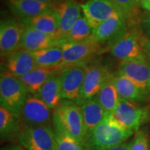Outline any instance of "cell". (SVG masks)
<instances>
[{"instance_id":"cell-30","label":"cell","mask_w":150,"mask_h":150,"mask_svg":"<svg viewBox=\"0 0 150 150\" xmlns=\"http://www.w3.org/2000/svg\"><path fill=\"white\" fill-rule=\"evenodd\" d=\"M131 150H149V139L145 131L139 130L136 133L131 141Z\"/></svg>"},{"instance_id":"cell-34","label":"cell","mask_w":150,"mask_h":150,"mask_svg":"<svg viewBox=\"0 0 150 150\" xmlns=\"http://www.w3.org/2000/svg\"><path fill=\"white\" fill-rule=\"evenodd\" d=\"M1 150H25L22 146L16 145H11L6 147H4Z\"/></svg>"},{"instance_id":"cell-28","label":"cell","mask_w":150,"mask_h":150,"mask_svg":"<svg viewBox=\"0 0 150 150\" xmlns=\"http://www.w3.org/2000/svg\"><path fill=\"white\" fill-rule=\"evenodd\" d=\"M56 150H85L83 145L64 131L54 127Z\"/></svg>"},{"instance_id":"cell-26","label":"cell","mask_w":150,"mask_h":150,"mask_svg":"<svg viewBox=\"0 0 150 150\" xmlns=\"http://www.w3.org/2000/svg\"><path fill=\"white\" fill-rule=\"evenodd\" d=\"M111 77L104 83L102 89L95 97L102 108L109 115L112 114L116 109L120 99L117 89L112 83Z\"/></svg>"},{"instance_id":"cell-15","label":"cell","mask_w":150,"mask_h":150,"mask_svg":"<svg viewBox=\"0 0 150 150\" xmlns=\"http://www.w3.org/2000/svg\"><path fill=\"white\" fill-rule=\"evenodd\" d=\"M127 30L126 18L119 14L107 19L93 30L92 36L99 43L112 41Z\"/></svg>"},{"instance_id":"cell-13","label":"cell","mask_w":150,"mask_h":150,"mask_svg":"<svg viewBox=\"0 0 150 150\" xmlns=\"http://www.w3.org/2000/svg\"><path fill=\"white\" fill-rule=\"evenodd\" d=\"M22 27L13 20L1 21L0 26V54L1 57H8L21 49Z\"/></svg>"},{"instance_id":"cell-18","label":"cell","mask_w":150,"mask_h":150,"mask_svg":"<svg viewBox=\"0 0 150 150\" xmlns=\"http://www.w3.org/2000/svg\"><path fill=\"white\" fill-rule=\"evenodd\" d=\"M8 6L13 13L22 19L54 11L52 4L39 2L36 0H8Z\"/></svg>"},{"instance_id":"cell-2","label":"cell","mask_w":150,"mask_h":150,"mask_svg":"<svg viewBox=\"0 0 150 150\" xmlns=\"http://www.w3.org/2000/svg\"><path fill=\"white\" fill-rule=\"evenodd\" d=\"M52 125L82 144L86 136L85 127L81 110L76 102L63 99L54 109Z\"/></svg>"},{"instance_id":"cell-31","label":"cell","mask_w":150,"mask_h":150,"mask_svg":"<svg viewBox=\"0 0 150 150\" xmlns=\"http://www.w3.org/2000/svg\"><path fill=\"white\" fill-rule=\"evenodd\" d=\"M140 29L142 36L150 39V14L145 16L141 20Z\"/></svg>"},{"instance_id":"cell-32","label":"cell","mask_w":150,"mask_h":150,"mask_svg":"<svg viewBox=\"0 0 150 150\" xmlns=\"http://www.w3.org/2000/svg\"><path fill=\"white\" fill-rule=\"evenodd\" d=\"M140 43H141L142 50H143L146 59L150 63V39L141 35L140 36Z\"/></svg>"},{"instance_id":"cell-21","label":"cell","mask_w":150,"mask_h":150,"mask_svg":"<svg viewBox=\"0 0 150 150\" xmlns=\"http://www.w3.org/2000/svg\"><path fill=\"white\" fill-rule=\"evenodd\" d=\"M20 119L10 110L0 106V138L1 142L18 140L22 129Z\"/></svg>"},{"instance_id":"cell-17","label":"cell","mask_w":150,"mask_h":150,"mask_svg":"<svg viewBox=\"0 0 150 150\" xmlns=\"http://www.w3.org/2000/svg\"><path fill=\"white\" fill-rule=\"evenodd\" d=\"M7 71L18 78L22 77L37 67L32 52L20 49L7 59Z\"/></svg>"},{"instance_id":"cell-12","label":"cell","mask_w":150,"mask_h":150,"mask_svg":"<svg viewBox=\"0 0 150 150\" xmlns=\"http://www.w3.org/2000/svg\"><path fill=\"white\" fill-rule=\"evenodd\" d=\"M81 7L83 16L93 30L107 19L116 15H122L108 0H87L86 2L81 4Z\"/></svg>"},{"instance_id":"cell-6","label":"cell","mask_w":150,"mask_h":150,"mask_svg":"<svg viewBox=\"0 0 150 150\" xmlns=\"http://www.w3.org/2000/svg\"><path fill=\"white\" fill-rule=\"evenodd\" d=\"M110 115L122 126L137 133L140 127L149 120L150 109L148 107H141L136 102L120 98L117 108Z\"/></svg>"},{"instance_id":"cell-11","label":"cell","mask_w":150,"mask_h":150,"mask_svg":"<svg viewBox=\"0 0 150 150\" xmlns=\"http://www.w3.org/2000/svg\"><path fill=\"white\" fill-rule=\"evenodd\" d=\"M117 73L131 80L146 95L150 93V63L147 59L121 61Z\"/></svg>"},{"instance_id":"cell-33","label":"cell","mask_w":150,"mask_h":150,"mask_svg":"<svg viewBox=\"0 0 150 150\" xmlns=\"http://www.w3.org/2000/svg\"><path fill=\"white\" fill-rule=\"evenodd\" d=\"M106 150H131V141L125 142L114 147H110Z\"/></svg>"},{"instance_id":"cell-3","label":"cell","mask_w":150,"mask_h":150,"mask_svg":"<svg viewBox=\"0 0 150 150\" xmlns=\"http://www.w3.org/2000/svg\"><path fill=\"white\" fill-rule=\"evenodd\" d=\"M27 90L20 79L9 73L1 72L0 76V103L1 106L21 118L22 109L27 99Z\"/></svg>"},{"instance_id":"cell-22","label":"cell","mask_w":150,"mask_h":150,"mask_svg":"<svg viewBox=\"0 0 150 150\" xmlns=\"http://www.w3.org/2000/svg\"><path fill=\"white\" fill-rule=\"evenodd\" d=\"M111 80L120 98L134 102H143L146 99L147 95L125 76L117 72L112 75Z\"/></svg>"},{"instance_id":"cell-9","label":"cell","mask_w":150,"mask_h":150,"mask_svg":"<svg viewBox=\"0 0 150 150\" xmlns=\"http://www.w3.org/2000/svg\"><path fill=\"white\" fill-rule=\"evenodd\" d=\"M86 65L70 66L60 70L58 74L63 99H68L77 104L86 72Z\"/></svg>"},{"instance_id":"cell-1","label":"cell","mask_w":150,"mask_h":150,"mask_svg":"<svg viewBox=\"0 0 150 150\" xmlns=\"http://www.w3.org/2000/svg\"><path fill=\"white\" fill-rule=\"evenodd\" d=\"M134 134L108 115L86 135L81 145L85 150H106L126 142Z\"/></svg>"},{"instance_id":"cell-38","label":"cell","mask_w":150,"mask_h":150,"mask_svg":"<svg viewBox=\"0 0 150 150\" xmlns=\"http://www.w3.org/2000/svg\"><path fill=\"white\" fill-rule=\"evenodd\" d=\"M149 89H150V84H149Z\"/></svg>"},{"instance_id":"cell-35","label":"cell","mask_w":150,"mask_h":150,"mask_svg":"<svg viewBox=\"0 0 150 150\" xmlns=\"http://www.w3.org/2000/svg\"><path fill=\"white\" fill-rule=\"evenodd\" d=\"M140 4L142 8L149 11L150 12V0H142V1H140Z\"/></svg>"},{"instance_id":"cell-8","label":"cell","mask_w":150,"mask_h":150,"mask_svg":"<svg viewBox=\"0 0 150 150\" xmlns=\"http://www.w3.org/2000/svg\"><path fill=\"white\" fill-rule=\"evenodd\" d=\"M52 110L38 95L29 93L22 107L21 119L27 126H52Z\"/></svg>"},{"instance_id":"cell-20","label":"cell","mask_w":150,"mask_h":150,"mask_svg":"<svg viewBox=\"0 0 150 150\" xmlns=\"http://www.w3.org/2000/svg\"><path fill=\"white\" fill-rule=\"evenodd\" d=\"M79 106L83 116L86 136L109 115L95 97L86 101Z\"/></svg>"},{"instance_id":"cell-25","label":"cell","mask_w":150,"mask_h":150,"mask_svg":"<svg viewBox=\"0 0 150 150\" xmlns=\"http://www.w3.org/2000/svg\"><path fill=\"white\" fill-rule=\"evenodd\" d=\"M56 71L57 70L37 67L19 79L24 84L28 93L37 95L48 78Z\"/></svg>"},{"instance_id":"cell-29","label":"cell","mask_w":150,"mask_h":150,"mask_svg":"<svg viewBox=\"0 0 150 150\" xmlns=\"http://www.w3.org/2000/svg\"><path fill=\"white\" fill-rule=\"evenodd\" d=\"M108 1L113 4L127 19L134 12L137 5L140 4V0H108Z\"/></svg>"},{"instance_id":"cell-14","label":"cell","mask_w":150,"mask_h":150,"mask_svg":"<svg viewBox=\"0 0 150 150\" xmlns=\"http://www.w3.org/2000/svg\"><path fill=\"white\" fill-rule=\"evenodd\" d=\"M54 11L59 18V42L65 38L75 22L81 16V11L82 10L81 4L75 0H64L54 7Z\"/></svg>"},{"instance_id":"cell-10","label":"cell","mask_w":150,"mask_h":150,"mask_svg":"<svg viewBox=\"0 0 150 150\" xmlns=\"http://www.w3.org/2000/svg\"><path fill=\"white\" fill-rule=\"evenodd\" d=\"M112 74L104 65L95 64L86 67V72L77 104L79 106L86 101L97 96L103 86Z\"/></svg>"},{"instance_id":"cell-39","label":"cell","mask_w":150,"mask_h":150,"mask_svg":"<svg viewBox=\"0 0 150 150\" xmlns=\"http://www.w3.org/2000/svg\"><path fill=\"white\" fill-rule=\"evenodd\" d=\"M140 1H142V0H140Z\"/></svg>"},{"instance_id":"cell-19","label":"cell","mask_w":150,"mask_h":150,"mask_svg":"<svg viewBox=\"0 0 150 150\" xmlns=\"http://www.w3.org/2000/svg\"><path fill=\"white\" fill-rule=\"evenodd\" d=\"M57 45L52 38L38 30L23 25L21 49L35 52Z\"/></svg>"},{"instance_id":"cell-16","label":"cell","mask_w":150,"mask_h":150,"mask_svg":"<svg viewBox=\"0 0 150 150\" xmlns=\"http://www.w3.org/2000/svg\"><path fill=\"white\" fill-rule=\"evenodd\" d=\"M23 25L31 27L52 38L58 44L59 23L57 14L54 11L32 18H22Z\"/></svg>"},{"instance_id":"cell-36","label":"cell","mask_w":150,"mask_h":150,"mask_svg":"<svg viewBox=\"0 0 150 150\" xmlns=\"http://www.w3.org/2000/svg\"><path fill=\"white\" fill-rule=\"evenodd\" d=\"M36 1H39V2L41 3H45V4H52V2L55 0H36Z\"/></svg>"},{"instance_id":"cell-4","label":"cell","mask_w":150,"mask_h":150,"mask_svg":"<svg viewBox=\"0 0 150 150\" xmlns=\"http://www.w3.org/2000/svg\"><path fill=\"white\" fill-rule=\"evenodd\" d=\"M58 45L63 50V61L59 70L70 66L85 65L86 62L100 50V43L92 35L81 42H59Z\"/></svg>"},{"instance_id":"cell-37","label":"cell","mask_w":150,"mask_h":150,"mask_svg":"<svg viewBox=\"0 0 150 150\" xmlns=\"http://www.w3.org/2000/svg\"><path fill=\"white\" fill-rule=\"evenodd\" d=\"M149 150H150V138H149Z\"/></svg>"},{"instance_id":"cell-27","label":"cell","mask_w":150,"mask_h":150,"mask_svg":"<svg viewBox=\"0 0 150 150\" xmlns=\"http://www.w3.org/2000/svg\"><path fill=\"white\" fill-rule=\"evenodd\" d=\"M93 34V29L85 17L81 16L75 22L70 32L61 42H76L88 38Z\"/></svg>"},{"instance_id":"cell-5","label":"cell","mask_w":150,"mask_h":150,"mask_svg":"<svg viewBox=\"0 0 150 150\" xmlns=\"http://www.w3.org/2000/svg\"><path fill=\"white\" fill-rule=\"evenodd\" d=\"M18 142L26 150H56L55 133L52 126L24 125Z\"/></svg>"},{"instance_id":"cell-7","label":"cell","mask_w":150,"mask_h":150,"mask_svg":"<svg viewBox=\"0 0 150 150\" xmlns=\"http://www.w3.org/2000/svg\"><path fill=\"white\" fill-rule=\"evenodd\" d=\"M140 36L136 31L127 30L112 41L110 47V53L121 61L146 59L140 43Z\"/></svg>"},{"instance_id":"cell-24","label":"cell","mask_w":150,"mask_h":150,"mask_svg":"<svg viewBox=\"0 0 150 150\" xmlns=\"http://www.w3.org/2000/svg\"><path fill=\"white\" fill-rule=\"evenodd\" d=\"M37 67L59 70L63 61V50L60 45L33 52Z\"/></svg>"},{"instance_id":"cell-23","label":"cell","mask_w":150,"mask_h":150,"mask_svg":"<svg viewBox=\"0 0 150 150\" xmlns=\"http://www.w3.org/2000/svg\"><path fill=\"white\" fill-rule=\"evenodd\" d=\"M37 95L51 109H56L63 100L58 74L55 73L52 74L41 87Z\"/></svg>"}]
</instances>
